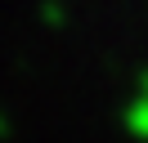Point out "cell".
Listing matches in <instances>:
<instances>
[{
  "label": "cell",
  "instance_id": "obj_1",
  "mask_svg": "<svg viewBox=\"0 0 148 143\" xmlns=\"http://www.w3.org/2000/svg\"><path fill=\"white\" fill-rule=\"evenodd\" d=\"M5 130H9V125H5V116H0V134H5Z\"/></svg>",
  "mask_w": 148,
  "mask_h": 143
}]
</instances>
